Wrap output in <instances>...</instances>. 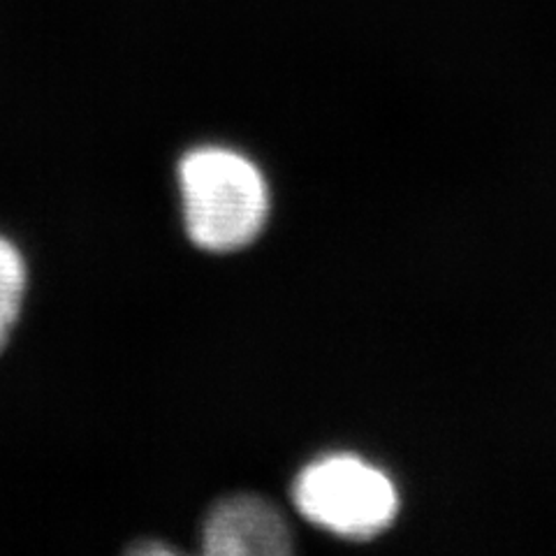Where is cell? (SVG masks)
I'll use <instances>...</instances> for the list:
<instances>
[{
    "mask_svg": "<svg viewBox=\"0 0 556 556\" xmlns=\"http://www.w3.org/2000/svg\"><path fill=\"white\" fill-rule=\"evenodd\" d=\"M186 230L195 247L232 253L263 232L269 214V190L260 172L241 153L202 147L179 163Z\"/></svg>",
    "mask_w": 556,
    "mask_h": 556,
    "instance_id": "obj_1",
    "label": "cell"
},
{
    "mask_svg": "<svg viewBox=\"0 0 556 556\" xmlns=\"http://www.w3.org/2000/svg\"><path fill=\"white\" fill-rule=\"evenodd\" d=\"M292 498L311 525L343 538L380 533L399 508L392 480L355 455H329L308 464L294 480Z\"/></svg>",
    "mask_w": 556,
    "mask_h": 556,
    "instance_id": "obj_2",
    "label": "cell"
},
{
    "mask_svg": "<svg viewBox=\"0 0 556 556\" xmlns=\"http://www.w3.org/2000/svg\"><path fill=\"white\" fill-rule=\"evenodd\" d=\"M202 549L212 556H281L292 552V533L274 503L239 494L208 513Z\"/></svg>",
    "mask_w": 556,
    "mask_h": 556,
    "instance_id": "obj_3",
    "label": "cell"
},
{
    "mask_svg": "<svg viewBox=\"0 0 556 556\" xmlns=\"http://www.w3.org/2000/svg\"><path fill=\"white\" fill-rule=\"evenodd\" d=\"M26 292V265L14 243L0 237V351L8 345L20 320Z\"/></svg>",
    "mask_w": 556,
    "mask_h": 556,
    "instance_id": "obj_4",
    "label": "cell"
}]
</instances>
